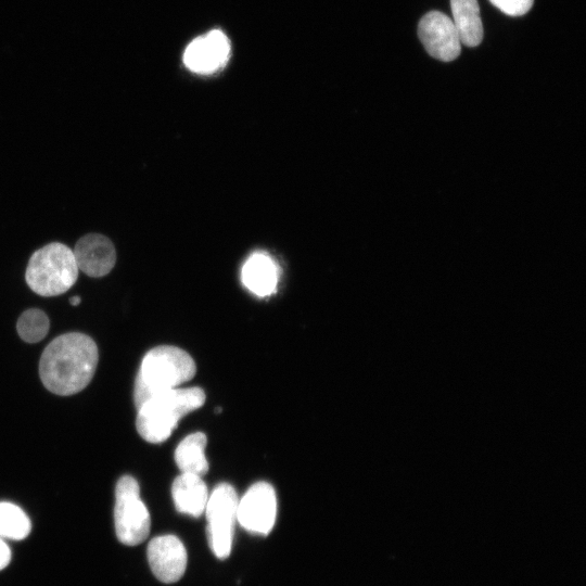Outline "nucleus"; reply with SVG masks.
<instances>
[{
    "label": "nucleus",
    "mask_w": 586,
    "mask_h": 586,
    "mask_svg": "<svg viewBox=\"0 0 586 586\" xmlns=\"http://www.w3.org/2000/svg\"><path fill=\"white\" fill-rule=\"evenodd\" d=\"M73 252L78 269L93 278L107 275L116 262L113 243L109 238L98 233L80 238Z\"/></svg>",
    "instance_id": "nucleus-11"
},
{
    "label": "nucleus",
    "mask_w": 586,
    "mask_h": 586,
    "mask_svg": "<svg viewBox=\"0 0 586 586\" xmlns=\"http://www.w3.org/2000/svg\"><path fill=\"white\" fill-rule=\"evenodd\" d=\"M418 36L426 52L440 61L450 62L460 54L461 42L453 20L440 11L421 17Z\"/></svg>",
    "instance_id": "nucleus-8"
},
{
    "label": "nucleus",
    "mask_w": 586,
    "mask_h": 586,
    "mask_svg": "<svg viewBox=\"0 0 586 586\" xmlns=\"http://www.w3.org/2000/svg\"><path fill=\"white\" fill-rule=\"evenodd\" d=\"M98 359V347L90 336L78 332L62 334L41 355V381L56 395L75 394L91 381Z\"/></svg>",
    "instance_id": "nucleus-1"
},
{
    "label": "nucleus",
    "mask_w": 586,
    "mask_h": 586,
    "mask_svg": "<svg viewBox=\"0 0 586 586\" xmlns=\"http://www.w3.org/2000/svg\"><path fill=\"white\" fill-rule=\"evenodd\" d=\"M230 58V41L218 29L192 40L184 53L183 63L196 74L208 75L221 69Z\"/></svg>",
    "instance_id": "nucleus-9"
},
{
    "label": "nucleus",
    "mask_w": 586,
    "mask_h": 586,
    "mask_svg": "<svg viewBox=\"0 0 586 586\" xmlns=\"http://www.w3.org/2000/svg\"><path fill=\"white\" fill-rule=\"evenodd\" d=\"M206 436L196 432L184 437L175 450V461L182 473L203 476L208 471L205 457Z\"/></svg>",
    "instance_id": "nucleus-15"
},
{
    "label": "nucleus",
    "mask_w": 586,
    "mask_h": 586,
    "mask_svg": "<svg viewBox=\"0 0 586 586\" xmlns=\"http://www.w3.org/2000/svg\"><path fill=\"white\" fill-rule=\"evenodd\" d=\"M114 524L118 540L127 546L141 544L149 535L151 518L140 499L135 477L124 475L115 488Z\"/></svg>",
    "instance_id": "nucleus-5"
},
{
    "label": "nucleus",
    "mask_w": 586,
    "mask_h": 586,
    "mask_svg": "<svg viewBox=\"0 0 586 586\" xmlns=\"http://www.w3.org/2000/svg\"><path fill=\"white\" fill-rule=\"evenodd\" d=\"M149 565L155 577L166 584L179 581L187 568V551L174 535L154 537L146 550Z\"/></svg>",
    "instance_id": "nucleus-10"
},
{
    "label": "nucleus",
    "mask_w": 586,
    "mask_h": 586,
    "mask_svg": "<svg viewBox=\"0 0 586 586\" xmlns=\"http://www.w3.org/2000/svg\"><path fill=\"white\" fill-rule=\"evenodd\" d=\"M78 271L73 250L63 243L53 242L30 256L25 280L35 293L55 296L74 285Z\"/></svg>",
    "instance_id": "nucleus-4"
},
{
    "label": "nucleus",
    "mask_w": 586,
    "mask_h": 586,
    "mask_svg": "<svg viewBox=\"0 0 586 586\" xmlns=\"http://www.w3.org/2000/svg\"><path fill=\"white\" fill-rule=\"evenodd\" d=\"M11 560V550L8 545L4 543L3 538L0 537V571L3 570Z\"/></svg>",
    "instance_id": "nucleus-19"
},
{
    "label": "nucleus",
    "mask_w": 586,
    "mask_h": 586,
    "mask_svg": "<svg viewBox=\"0 0 586 586\" xmlns=\"http://www.w3.org/2000/svg\"><path fill=\"white\" fill-rule=\"evenodd\" d=\"M277 498L267 482L253 484L238 504L237 520L251 533L267 535L276 520Z\"/></svg>",
    "instance_id": "nucleus-7"
},
{
    "label": "nucleus",
    "mask_w": 586,
    "mask_h": 586,
    "mask_svg": "<svg viewBox=\"0 0 586 586\" xmlns=\"http://www.w3.org/2000/svg\"><path fill=\"white\" fill-rule=\"evenodd\" d=\"M69 303L73 306H77L80 303V297L79 296H73V297L69 298Z\"/></svg>",
    "instance_id": "nucleus-20"
},
{
    "label": "nucleus",
    "mask_w": 586,
    "mask_h": 586,
    "mask_svg": "<svg viewBox=\"0 0 586 586\" xmlns=\"http://www.w3.org/2000/svg\"><path fill=\"white\" fill-rule=\"evenodd\" d=\"M241 280L253 294L260 297L269 296L277 290L279 267L266 252H255L243 264Z\"/></svg>",
    "instance_id": "nucleus-12"
},
{
    "label": "nucleus",
    "mask_w": 586,
    "mask_h": 586,
    "mask_svg": "<svg viewBox=\"0 0 586 586\" xmlns=\"http://www.w3.org/2000/svg\"><path fill=\"white\" fill-rule=\"evenodd\" d=\"M204 402L205 394L200 387L173 388L157 394L138 407L137 431L149 443H162L182 417Z\"/></svg>",
    "instance_id": "nucleus-3"
},
{
    "label": "nucleus",
    "mask_w": 586,
    "mask_h": 586,
    "mask_svg": "<svg viewBox=\"0 0 586 586\" xmlns=\"http://www.w3.org/2000/svg\"><path fill=\"white\" fill-rule=\"evenodd\" d=\"M489 2L510 16H520L530 11L534 0H489Z\"/></svg>",
    "instance_id": "nucleus-18"
},
{
    "label": "nucleus",
    "mask_w": 586,
    "mask_h": 586,
    "mask_svg": "<svg viewBox=\"0 0 586 586\" xmlns=\"http://www.w3.org/2000/svg\"><path fill=\"white\" fill-rule=\"evenodd\" d=\"M31 524L26 513L16 505L0 502V537L23 539L30 533Z\"/></svg>",
    "instance_id": "nucleus-16"
},
{
    "label": "nucleus",
    "mask_w": 586,
    "mask_h": 586,
    "mask_svg": "<svg viewBox=\"0 0 586 586\" xmlns=\"http://www.w3.org/2000/svg\"><path fill=\"white\" fill-rule=\"evenodd\" d=\"M195 362L183 349L175 346H157L142 359L135 384V404L140 407L151 397L191 380Z\"/></svg>",
    "instance_id": "nucleus-2"
},
{
    "label": "nucleus",
    "mask_w": 586,
    "mask_h": 586,
    "mask_svg": "<svg viewBox=\"0 0 586 586\" xmlns=\"http://www.w3.org/2000/svg\"><path fill=\"white\" fill-rule=\"evenodd\" d=\"M171 495L181 513L198 518L205 511L208 493L202 476L181 473L173 483Z\"/></svg>",
    "instance_id": "nucleus-13"
},
{
    "label": "nucleus",
    "mask_w": 586,
    "mask_h": 586,
    "mask_svg": "<svg viewBox=\"0 0 586 586\" xmlns=\"http://www.w3.org/2000/svg\"><path fill=\"white\" fill-rule=\"evenodd\" d=\"M18 335L28 343L41 341L49 331V319L39 309L33 308L24 311L16 324Z\"/></svg>",
    "instance_id": "nucleus-17"
},
{
    "label": "nucleus",
    "mask_w": 586,
    "mask_h": 586,
    "mask_svg": "<svg viewBox=\"0 0 586 586\" xmlns=\"http://www.w3.org/2000/svg\"><path fill=\"white\" fill-rule=\"evenodd\" d=\"M238 504L234 488L227 483L217 485L207 499V540L214 555L221 560L231 552Z\"/></svg>",
    "instance_id": "nucleus-6"
},
{
    "label": "nucleus",
    "mask_w": 586,
    "mask_h": 586,
    "mask_svg": "<svg viewBox=\"0 0 586 586\" xmlns=\"http://www.w3.org/2000/svg\"><path fill=\"white\" fill-rule=\"evenodd\" d=\"M453 23L460 42L476 47L483 39V25L477 0H450Z\"/></svg>",
    "instance_id": "nucleus-14"
}]
</instances>
